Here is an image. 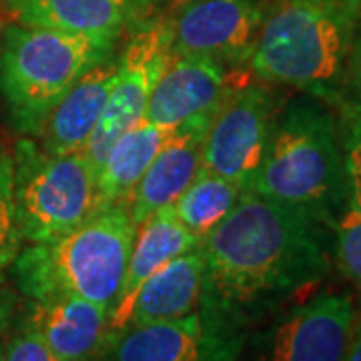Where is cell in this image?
<instances>
[{
    "mask_svg": "<svg viewBox=\"0 0 361 361\" xmlns=\"http://www.w3.org/2000/svg\"><path fill=\"white\" fill-rule=\"evenodd\" d=\"M319 223L245 189L203 239L205 289L199 310L241 336V327L329 273Z\"/></svg>",
    "mask_w": 361,
    "mask_h": 361,
    "instance_id": "cell-1",
    "label": "cell"
},
{
    "mask_svg": "<svg viewBox=\"0 0 361 361\" xmlns=\"http://www.w3.org/2000/svg\"><path fill=\"white\" fill-rule=\"evenodd\" d=\"M322 99L301 94L271 121L249 191L334 229L349 201L339 121Z\"/></svg>",
    "mask_w": 361,
    "mask_h": 361,
    "instance_id": "cell-2",
    "label": "cell"
},
{
    "mask_svg": "<svg viewBox=\"0 0 361 361\" xmlns=\"http://www.w3.org/2000/svg\"><path fill=\"white\" fill-rule=\"evenodd\" d=\"M357 26L355 0H275L249 59L251 73L339 109Z\"/></svg>",
    "mask_w": 361,
    "mask_h": 361,
    "instance_id": "cell-3",
    "label": "cell"
},
{
    "mask_svg": "<svg viewBox=\"0 0 361 361\" xmlns=\"http://www.w3.org/2000/svg\"><path fill=\"white\" fill-rule=\"evenodd\" d=\"M135 235L129 203L103 207L77 229L20 249L11 267L16 287L32 301L82 297L111 315Z\"/></svg>",
    "mask_w": 361,
    "mask_h": 361,
    "instance_id": "cell-4",
    "label": "cell"
},
{
    "mask_svg": "<svg viewBox=\"0 0 361 361\" xmlns=\"http://www.w3.org/2000/svg\"><path fill=\"white\" fill-rule=\"evenodd\" d=\"M113 49V42L54 28L8 26L0 47V94L16 130L39 135L52 106Z\"/></svg>",
    "mask_w": 361,
    "mask_h": 361,
    "instance_id": "cell-5",
    "label": "cell"
},
{
    "mask_svg": "<svg viewBox=\"0 0 361 361\" xmlns=\"http://www.w3.org/2000/svg\"><path fill=\"white\" fill-rule=\"evenodd\" d=\"M14 203L23 241L42 243L77 229L103 209L87 155H51L35 141L16 142Z\"/></svg>",
    "mask_w": 361,
    "mask_h": 361,
    "instance_id": "cell-6",
    "label": "cell"
},
{
    "mask_svg": "<svg viewBox=\"0 0 361 361\" xmlns=\"http://www.w3.org/2000/svg\"><path fill=\"white\" fill-rule=\"evenodd\" d=\"M171 54V16L153 14L135 23V30L116 56V73L104 113L85 147L94 175L115 141L145 116L159 75Z\"/></svg>",
    "mask_w": 361,
    "mask_h": 361,
    "instance_id": "cell-7",
    "label": "cell"
},
{
    "mask_svg": "<svg viewBox=\"0 0 361 361\" xmlns=\"http://www.w3.org/2000/svg\"><path fill=\"white\" fill-rule=\"evenodd\" d=\"M275 113V99L261 82L231 85L209 121L201 169L247 189L257 173Z\"/></svg>",
    "mask_w": 361,
    "mask_h": 361,
    "instance_id": "cell-8",
    "label": "cell"
},
{
    "mask_svg": "<svg viewBox=\"0 0 361 361\" xmlns=\"http://www.w3.org/2000/svg\"><path fill=\"white\" fill-rule=\"evenodd\" d=\"M353 319L355 305L345 293L311 297L255 336L251 361H343Z\"/></svg>",
    "mask_w": 361,
    "mask_h": 361,
    "instance_id": "cell-9",
    "label": "cell"
},
{
    "mask_svg": "<svg viewBox=\"0 0 361 361\" xmlns=\"http://www.w3.org/2000/svg\"><path fill=\"white\" fill-rule=\"evenodd\" d=\"M267 6L265 0H189L171 14V52L249 63Z\"/></svg>",
    "mask_w": 361,
    "mask_h": 361,
    "instance_id": "cell-10",
    "label": "cell"
},
{
    "mask_svg": "<svg viewBox=\"0 0 361 361\" xmlns=\"http://www.w3.org/2000/svg\"><path fill=\"white\" fill-rule=\"evenodd\" d=\"M243 343L201 310L180 319L129 325L104 343L101 361H235Z\"/></svg>",
    "mask_w": 361,
    "mask_h": 361,
    "instance_id": "cell-11",
    "label": "cell"
},
{
    "mask_svg": "<svg viewBox=\"0 0 361 361\" xmlns=\"http://www.w3.org/2000/svg\"><path fill=\"white\" fill-rule=\"evenodd\" d=\"M231 89L219 61L171 52L145 109V121L175 129L197 116H209Z\"/></svg>",
    "mask_w": 361,
    "mask_h": 361,
    "instance_id": "cell-12",
    "label": "cell"
},
{
    "mask_svg": "<svg viewBox=\"0 0 361 361\" xmlns=\"http://www.w3.org/2000/svg\"><path fill=\"white\" fill-rule=\"evenodd\" d=\"M211 116H197L179 125L145 171L129 197L130 217L137 227L159 209L171 205L197 177Z\"/></svg>",
    "mask_w": 361,
    "mask_h": 361,
    "instance_id": "cell-13",
    "label": "cell"
},
{
    "mask_svg": "<svg viewBox=\"0 0 361 361\" xmlns=\"http://www.w3.org/2000/svg\"><path fill=\"white\" fill-rule=\"evenodd\" d=\"M115 73L116 56L109 54L77 78L40 127L37 137H40L42 151L51 155L85 151L104 113Z\"/></svg>",
    "mask_w": 361,
    "mask_h": 361,
    "instance_id": "cell-14",
    "label": "cell"
},
{
    "mask_svg": "<svg viewBox=\"0 0 361 361\" xmlns=\"http://www.w3.org/2000/svg\"><path fill=\"white\" fill-rule=\"evenodd\" d=\"M197 245H201V241L180 225V221L175 217L171 205L159 209L149 219L142 221L137 227L135 243L130 249L129 265H127L121 291H118V297H116L115 305L109 315L106 341L113 339L116 334H121L123 329H127L130 307H133V301H135L137 291L141 289V285L171 259L179 257Z\"/></svg>",
    "mask_w": 361,
    "mask_h": 361,
    "instance_id": "cell-15",
    "label": "cell"
},
{
    "mask_svg": "<svg viewBox=\"0 0 361 361\" xmlns=\"http://www.w3.org/2000/svg\"><path fill=\"white\" fill-rule=\"evenodd\" d=\"M28 325L65 361H94L106 341L109 310L82 297L32 301Z\"/></svg>",
    "mask_w": 361,
    "mask_h": 361,
    "instance_id": "cell-16",
    "label": "cell"
},
{
    "mask_svg": "<svg viewBox=\"0 0 361 361\" xmlns=\"http://www.w3.org/2000/svg\"><path fill=\"white\" fill-rule=\"evenodd\" d=\"M145 0H18V23L113 42L142 14Z\"/></svg>",
    "mask_w": 361,
    "mask_h": 361,
    "instance_id": "cell-17",
    "label": "cell"
},
{
    "mask_svg": "<svg viewBox=\"0 0 361 361\" xmlns=\"http://www.w3.org/2000/svg\"><path fill=\"white\" fill-rule=\"evenodd\" d=\"M205 289V253L197 245L157 269L137 291L129 325L171 322L201 307ZM127 325V327H129Z\"/></svg>",
    "mask_w": 361,
    "mask_h": 361,
    "instance_id": "cell-18",
    "label": "cell"
},
{
    "mask_svg": "<svg viewBox=\"0 0 361 361\" xmlns=\"http://www.w3.org/2000/svg\"><path fill=\"white\" fill-rule=\"evenodd\" d=\"M175 129L159 127L142 118L116 139L97 173V187L103 207L129 203L133 189Z\"/></svg>",
    "mask_w": 361,
    "mask_h": 361,
    "instance_id": "cell-19",
    "label": "cell"
},
{
    "mask_svg": "<svg viewBox=\"0 0 361 361\" xmlns=\"http://www.w3.org/2000/svg\"><path fill=\"white\" fill-rule=\"evenodd\" d=\"M245 189L209 171H199L191 185L171 203L175 217L201 243L225 219Z\"/></svg>",
    "mask_w": 361,
    "mask_h": 361,
    "instance_id": "cell-20",
    "label": "cell"
},
{
    "mask_svg": "<svg viewBox=\"0 0 361 361\" xmlns=\"http://www.w3.org/2000/svg\"><path fill=\"white\" fill-rule=\"evenodd\" d=\"M23 235L16 219L14 203V159L13 151L0 145V283L13 267L23 249Z\"/></svg>",
    "mask_w": 361,
    "mask_h": 361,
    "instance_id": "cell-21",
    "label": "cell"
},
{
    "mask_svg": "<svg viewBox=\"0 0 361 361\" xmlns=\"http://www.w3.org/2000/svg\"><path fill=\"white\" fill-rule=\"evenodd\" d=\"M334 253L345 279L361 293V207L351 199L334 225Z\"/></svg>",
    "mask_w": 361,
    "mask_h": 361,
    "instance_id": "cell-22",
    "label": "cell"
},
{
    "mask_svg": "<svg viewBox=\"0 0 361 361\" xmlns=\"http://www.w3.org/2000/svg\"><path fill=\"white\" fill-rule=\"evenodd\" d=\"M339 130L348 171L349 199L361 207V113L339 109Z\"/></svg>",
    "mask_w": 361,
    "mask_h": 361,
    "instance_id": "cell-23",
    "label": "cell"
},
{
    "mask_svg": "<svg viewBox=\"0 0 361 361\" xmlns=\"http://www.w3.org/2000/svg\"><path fill=\"white\" fill-rule=\"evenodd\" d=\"M2 361H65L61 360L54 351H52L42 337L26 325L25 329L16 331L6 348L2 349Z\"/></svg>",
    "mask_w": 361,
    "mask_h": 361,
    "instance_id": "cell-24",
    "label": "cell"
},
{
    "mask_svg": "<svg viewBox=\"0 0 361 361\" xmlns=\"http://www.w3.org/2000/svg\"><path fill=\"white\" fill-rule=\"evenodd\" d=\"M339 109H349L361 113V20L353 39L351 54L345 71V82H343V97Z\"/></svg>",
    "mask_w": 361,
    "mask_h": 361,
    "instance_id": "cell-25",
    "label": "cell"
},
{
    "mask_svg": "<svg viewBox=\"0 0 361 361\" xmlns=\"http://www.w3.org/2000/svg\"><path fill=\"white\" fill-rule=\"evenodd\" d=\"M343 361H361V311H355V319L351 327V337H349L348 351Z\"/></svg>",
    "mask_w": 361,
    "mask_h": 361,
    "instance_id": "cell-26",
    "label": "cell"
},
{
    "mask_svg": "<svg viewBox=\"0 0 361 361\" xmlns=\"http://www.w3.org/2000/svg\"><path fill=\"white\" fill-rule=\"evenodd\" d=\"M189 0H145V6H142V14L139 16V18H142L145 14H147V8H149V4L151 6H155L157 11L155 14H167V16H171V14L175 13V11H179L183 4H187ZM137 18V20H139Z\"/></svg>",
    "mask_w": 361,
    "mask_h": 361,
    "instance_id": "cell-27",
    "label": "cell"
},
{
    "mask_svg": "<svg viewBox=\"0 0 361 361\" xmlns=\"http://www.w3.org/2000/svg\"><path fill=\"white\" fill-rule=\"evenodd\" d=\"M6 2H8V6H11V8H13L14 4H16V2H18V0H6Z\"/></svg>",
    "mask_w": 361,
    "mask_h": 361,
    "instance_id": "cell-28",
    "label": "cell"
},
{
    "mask_svg": "<svg viewBox=\"0 0 361 361\" xmlns=\"http://www.w3.org/2000/svg\"><path fill=\"white\" fill-rule=\"evenodd\" d=\"M357 2V8H360V20H361V0H355Z\"/></svg>",
    "mask_w": 361,
    "mask_h": 361,
    "instance_id": "cell-29",
    "label": "cell"
},
{
    "mask_svg": "<svg viewBox=\"0 0 361 361\" xmlns=\"http://www.w3.org/2000/svg\"><path fill=\"white\" fill-rule=\"evenodd\" d=\"M0 361H2V349H0Z\"/></svg>",
    "mask_w": 361,
    "mask_h": 361,
    "instance_id": "cell-30",
    "label": "cell"
}]
</instances>
